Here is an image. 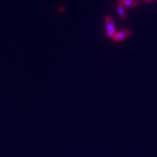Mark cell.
I'll use <instances>...</instances> for the list:
<instances>
[{"label":"cell","mask_w":157,"mask_h":157,"mask_svg":"<svg viewBox=\"0 0 157 157\" xmlns=\"http://www.w3.org/2000/svg\"><path fill=\"white\" fill-rule=\"evenodd\" d=\"M105 23H106V27H107V34L109 37L114 38L115 34H116V31L114 23L113 20L111 19L109 16H106L105 18Z\"/></svg>","instance_id":"obj_1"},{"label":"cell","mask_w":157,"mask_h":157,"mask_svg":"<svg viewBox=\"0 0 157 157\" xmlns=\"http://www.w3.org/2000/svg\"><path fill=\"white\" fill-rule=\"evenodd\" d=\"M121 2L125 7H134L138 5V2L135 0H122Z\"/></svg>","instance_id":"obj_3"},{"label":"cell","mask_w":157,"mask_h":157,"mask_svg":"<svg viewBox=\"0 0 157 157\" xmlns=\"http://www.w3.org/2000/svg\"><path fill=\"white\" fill-rule=\"evenodd\" d=\"M118 12H119V15L120 18L122 19H124L125 18V6L122 4V2H119L118 4Z\"/></svg>","instance_id":"obj_4"},{"label":"cell","mask_w":157,"mask_h":157,"mask_svg":"<svg viewBox=\"0 0 157 157\" xmlns=\"http://www.w3.org/2000/svg\"><path fill=\"white\" fill-rule=\"evenodd\" d=\"M145 1H146L147 2H151V0H145Z\"/></svg>","instance_id":"obj_5"},{"label":"cell","mask_w":157,"mask_h":157,"mask_svg":"<svg viewBox=\"0 0 157 157\" xmlns=\"http://www.w3.org/2000/svg\"><path fill=\"white\" fill-rule=\"evenodd\" d=\"M130 35H131V31L129 29H125V30L116 33L115 36H114L113 39H114L116 42H120V41L124 40V39H126L127 37H128Z\"/></svg>","instance_id":"obj_2"}]
</instances>
